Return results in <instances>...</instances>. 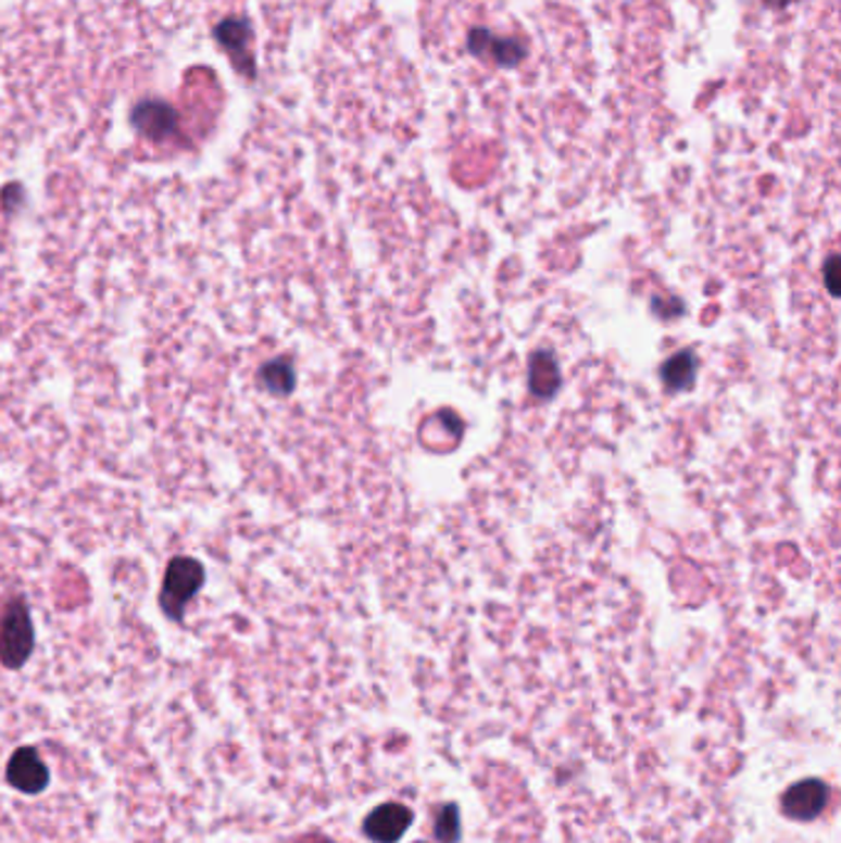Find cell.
Masks as SVG:
<instances>
[{"instance_id":"ba28073f","label":"cell","mask_w":841,"mask_h":843,"mask_svg":"<svg viewBox=\"0 0 841 843\" xmlns=\"http://www.w3.org/2000/svg\"><path fill=\"white\" fill-rule=\"evenodd\" d=\"M410 823H413V811L407 806L390 802L380 804L376 811L368 814V819L363 821V831L376 843H396L402 839Z\"/></svg>"},{"instance_id":"277c9868","label":"cell","mask_w":841,"mask_h":843,"mask_svg":"<svg viewBox=\"0 0 841 843\" xmlns=\"http://www.w3.org/2000/svg\"><path fill=\"white\" fill-rule=\"evenodd\" d=\"M215 40L221 48L230 54V60L235 64L237 72H242L247 79H254L258 75V67H254V58H252V25L244 21V17H227V21L215 25Z\"/></svg>"},{"instance_id":"8992f818","label":"cell","mask_w":841,"mask_h":843,"mask_svg":"<svg viewBox=\"0 0 841 843\" xmlns=\"http://www.w3.org/2000/svg\"><path fill=\"white\" fill-rule=\"evenodd\" d=\"M5 780L11 787H15L17 792L25 794H38L50 782V772L45 767L42 757L35 753L33 747H21L17 753L11 757L5 769Z\"/></svg>"},{"instance_id":"4fadbf2b","label":"cell","mask_w":841,"mask_h":843,"mask_svg":"<svg viewBox=\"0 0 841 843\" xmlns=\"http://www.w3.org/2000/svg\"><path fill=\"white\" fill-rule=\"evenodd\" d=\"M837 269H839V262H837V256H831V260H829V264H827V287H829V291H831V294H837Z\"/></svg>"},{"instance_id":"9c48e42d","label":"cell","mask_w":841,"mask_h":843,"mask_svg":"<svg viewBox=\"0 0 841 843\" xmlns=\"http://www.w3.org/2000/svg\"><path fill=\"white\" fill-rule=\"evenodd\" d=\"M528 388L536 398H551L561 388V368L551 351H538L528 365Z\"/></svg>"},{"instance_id":"30bf717a","label":"cell","mask_w":841,"mask_h":843,"mask_svg":"<svg viewBox=\"0 0 841 843\" xmlns=\"http://www.w3.org/2000/svg\"><path fill=\"white\" fill-rule=\"evenodd\" d=\"M696 370H699V358L693 351H679L671 355L669 361L662 365L660 378L664 382V388L669 392H679L691 388V382L696 380Z\"/></svg>"},{"instance_id":"7a4b0ae2","label":"cell","mask_w":841,"mask_h":843,"mask_svg":"<svg viewBox=\"0 0 841 843\" xmlns=\"http://www.w3.org/2000/svg\"><path fill=\"white\" fill-rule=\"evenodd\" d=\"M203 565L193 561V557H173L161 590V609L166 612L168 619H183L188 602L203 588Z\"/></svg>"},{"instance_id":"6da1fadb","label":"cell","mask_w":841,"mask_h":843,"mask_svg":"<svg viewBox=\"0 0 841 843\" xmlns=\"http://www.w3.org/2000/svg\"><path fill=\"white\" fill-rule=\"evenodd\" d=\"M35 629L25 600L15 597L0 617V664L21 668L33 654Z\"/></svg>"},{"instance_id":"52a82bcc","label":"cell","mask_w":841,"mask_h":843,"mask_svg":"<svg viewBox=\"0 0 841 843\" xmlns=\"http://www.w3.org/2000/svg\"><path fill=\"white\" fill-rule=\"evenodd\" d=\"M829 800V790L825 782L819 780H804L792 784L788 792L782 796V811L788 814L790 819L798 821H809L817 819L821 811H825Z\"/></svg>"},{"instance_id":"3957f363","label":"cell","mask_w":841,"mask_h":843,"mask_svg":"<svg viewBox=\"0 0 841 843\" xmlns=\"http://www.w3.org/2000/svg\"><path fill=\"white\" fill-rule=\"evenodd\" d=\"M466 48H469L474 58L491 60L493 64L506 70L518 67L528 54V45L524 40L499 38V35L487 30V27H472L469 35H466Z\"/></svg>"},{"instance_id":"5b68a950","label":"cell","mask_w":841,"mask_h":843,"mask_svg":"<svg viewBox=\"0 0 841 843\" xmlns=\"http://www.w3.org/2000/svg\"><path fill=\"white\" fill-rule=\"evenodd\" d=\"M131 126L149 141H166L178 134L176 109L159 99H143L134 106Z\"/></svg>"},{"instance_id":"8fae6325","label":"cell","mask_w":841,"mask_h":843,"mask_svg":"<svg viewBox=\"0 0 841 843\" xmlns=\"http://www.w3.org/2000/svg\"><path fill=\"white\" fill-rule=\"evenodd\" d=\"M260 380H262L264 388L274 392V395H289V392L294 390V382H297L294 365H291V361H287V358L272 361L262 368Z\"/></svg>"},{"instance_id":"7c38bea8","label":"cell","mask_w":841,"mask_h":843,"mask_svg":"<svg viewBox=\"0 0 841 843\" xmlns=\"http://www.w3.org/2000/svg\"><path fill=\"white\" fill-rule=\"evenodd\" d=\"M437 839L442 843H456L462 836V827H460V809L454 804H447L444 809L437 817Z\"/></svg>"},{"instance_id":"5bb4252c","label":"cell","mask_w":841,"mask_h":843,"mask_svg":"<svg viewBox=\"0 0 841 843\" xmlns=\"http://www.w3.org/2000/svg\"><path fill=\"white\" fill-rule=\"evenodd\" d=\"M763 3L767 8H773V11H784V8H790L794 0H763Z\"/></svg>"}]
</instances>
